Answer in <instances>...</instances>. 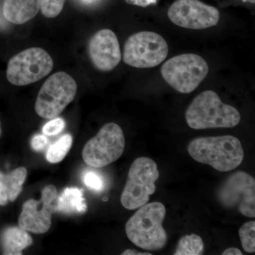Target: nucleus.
Returning <instances> with one entry per match:
<instances>
[{
    "label": "nucleus",
    "instance_id": "f257e3e1",
    "mask_svg": "<svg viewBox=\"0 0 255 255\" xmlns=\"http://www.w3.org/2000/svg\"><path fill=\"white\" fill-rule=\"evenodd\" d=\"M196 162L209 164L219 172H230L241 165L244 150L239 139L232 135L194 139L187 147Z\"/></svg>",
    "mask_w": 255,
    "mask_h": 255
},
{
    "label": "nucleus",
    "instance_id": "f03ea898",
    "mask_svg": "<svg viewBox=\"0 0 255 255\" xmlns=\"http://www.w3.org/2000/svg\"><path fill=\"white\" fill-rule=\"evenodd\" d=\"M165 216V206L162 203H147L139 208L126 224L128 238L145 251L163 249L167 243V233L162 226Z\"/></svg>",
    "mask_w": 255,
    "mask_h": 255
},
{
    "label": "nucleus",
    "instance_id": "7ed1b4c3",
    "mask_svg": "<svg viewBox=\"0 0 255 255\" xmlns=\"http://www.w3.org/2000/svg\"><path fill=\"white\" fill-rule=\"evenodd\" d=\"M188 126L201 130L237 127L241 114L232 106L221 102L214 91H205L197 96L188 107L185 114Z\"/></svg>",
    "mask_w": 255,
    "mask_h": 255
},
{
    "label": "nucleus",
    "instance_id": "20e7f679",
    "mask_svg": "<svg viewBox=\"0 0 255 255\" xmlns=\"http://www.w3.org/2000/svg\"><path fill=\"white\" fill-rule=\"evenodd\" d=\"M159 172L155 161L140 157L133 161L124 187L121 203L125 209H139L149 201L150 196L156 191L155 182Z\"/></svg>",
    "mask_w": 255,
    "mask_h": 255
},
{
    "label": "nucleus",
    "instance_id": "39448f33",
    "mask_svg": "<svg viewBox=\"0 0 255 255\" xmlns=\"http://www.w3.org/2000/svg\"><path fill=\"white\" fill-rule=\"evenodd\" d=\"M209 65L204 58L186 53L167 60L161 68L162 78L174 90L183 94L196 90L209 73Z\"/></svg>",
    "mask_w": 255,
    "mask_h": 255
},
{
    "label": "nucleus",
    "instance_id": "423d86ee",
    "mask_svg": "<svg viewBox=\"0 0 255 255\" xmlns=\"http://www.w3.org/2000/svg\"><path fill=\"white\" fill-rule=\"evenodd\" d=\"M76 81L65 72H58L42 85L35 103V110L41 118L58 117L76 96Z\"/></svg>",
    "mask_w": 255,
    "mask_h": 255
},
{
    "label": "nucleus",
    "instance_id": "0eeeda50",
    "mask_svg": "<svg viewBox=\"0 0 255 255\" xmlns=\"http://www.w3.org/2000/svg\"><path fill=\"white\" fill-rule=\"evenodd\" d=\"M168 55V46L163 37L151 31L132 35L124 45V63L137 68L159 65Z\"/></svg>",
    "mask_w": 255,
    "mask_h": 255
},
{
    "label": "nucleus",
    "instance_id": "6e6552de",
    "mask_svg": "<svg viewBox=\"0 0 255 255\" xmlns=\"http://www.w3.org/2000/svg\"><path fill=\"white\" fill-rule=\"evenodd\" d=\"M125 137L117 124H105L82 150V158L92 167H104L120 158L125 149Z\"/></svg>",
    "mask_w": 255,
    "mask_h": 255
},
{
    "label": "nucleus",
    "instance_id": "1a4fd4ad",
    "mask_svg": "<svg viewBox=\"0 0 255 255\" xmlns=\"http://www.w3.org/2000/svg\"><path fill=\"white\" fill-rule=\"evenodd\" d=\"M53 61L48 52L38 47L28 48L10 59L6 70L8 81L16 86H26L50 74Z\"/></svg>",
    "mask_w": 255,
    "mask_h": 255
},
{
    "label": "nucleus",
    "instance_id": "9d476101",
    "mask_svg": "<svg viewBox=\"0 0 255 255\" xmlns=\"http://www.w3.org/2000/svg\"><path fill=\"white\" fill-rule=\"evenodd\" d=\"M216 197L223 207L255 217V180L249 174L237 172L230 175L220 186Z\"/></svg>",
    "mask_w": 255,
    "mask_h": 255
},
{
    "label": "nucleus",
    "instance_id": "9b49d317",
    "mask_svg": "<svg viewBox=\"0 0 255 255\" xmlns=\"http://www.w3.org/2000/svg\"><path fill=\"white\" fill-rule=\"evenodd\" d=\"M170 21L188 29H205L219 23L220 13L214 6L199 0H177L167 11Z\"/></svg>",
    "mask_w": 255,
    "mask_h": 255
},
{
    "label": "nucleus",
    "instance_id": "f8f14e48",
    "mask_svg": "<svg viewBox=\"0 0 255 255\" xmlns=\"http://www.w3.org/2000/svg\"><path fill=\"white\" fill-rule=\"evenodd\" d=\"M58 196L56 188L50 184L42 191L41 209H38V201H26L18 217L19 227L36 234L46 233L51 226L52 215L57 212Z\"/></svg>",
    "mask_w": 255,
    "mask_h": 255
},
{
    "label": "nucleus",
    "instance_id": "ddd939ff",
    "mask_svg": "<svg viewBox=\"0 0 255 255\" xmlns=\"http://www.w3.org/2000/svg\"><path fill=\"white\" fill-rule=\"evenodd\" d=\"M88 53L94 66L102 72L113 70L122 60L118 38L110 29L100 30L92 37Z\"/></svg>",
    "mask_w": 255,
    "mask_h": 255
},
{
    "label": "nucleus",
    "instance_id": "4468645a",
    "mask_svg": "<svg viewBox=\"0 0 255 255\" xmlns=\"http://www.w3.org/2000/svg\"><path fill=\"white\" fill-rule=\"evenodd\" d=\"M40 0H4L2 12L5 19L14 24H23L36 16Z\"/></svg>",
    "mask_w": 255,
    "mask_h": 255
},
{
    "label": "nucleus",
    "instance_id": "2eb2a0df",
    "mask_svg": "<svg viewBox=\"0 0 255 255\" xmlns=\"http://www.w3.org/2000/svg\"><path fill=\"white\" fill-rule=\"evenodd\" d=\"M26 176L27 170L22 167L6 175L0 172V205L6 206L9 201L16 200L22 191Z\"/></svg>",
    "mask_w": 255,
    "mask_h": 255
},
{
    "label": "nucleus",
    "instance_id": "dca6fc26",
    "mask_svg": "<svg viewBox=\"0 0 255 255\" xmlns=\"http://www.w3.org/2000/svg\"><path fill=\"white\" fill-rule=\"evenodd\" d=\"M33 244V239L26 231L21 228H9L2 236L4 255H21L25 248Z\"/></svg>",
    "mask_w": 255,
    "mask_h": 255
},
{
    "label": "nucleus",
    "instance_id": "f3484780",
    "mask_svg": "<svg viewBox=\"0 0 255 255\" xmlns=\"http://www.w3.org/2000/svg\"><path fill=\"white\" fill-rule=\"evenodd\" d=\"M87 207L83 191L78 188H66L58 196L57 212L63 214H82L87 211Z\"/></svg>",
    "mask_w": 255,
    "mask_h": 255
},
{
    "label": "nucleus",
    "instance_id": "a211bd4d",
    "mask_svg": "<svg viewBox=\"0 0 255 255\" xmlns=\"http://www.w3.org/2000/svg\"><path fill=\"white\" fill-rule=\"evenodd\" d=\"M73 144V137L70 134H65L55 143L50 146L46 152V159L50 163L61 162L68 153Z\"/></svg>",
    "mask_w": 255,
    "mask_h": 255
},
{
    "label": "nucleus",
    "instance_id": "6ab92c4d",
    "mask_svg": "<svg viewBox=\"0 0 255 255\" xmlns=\"http://www.w3.org/2000/svg\"><path fill=\"white\" fill-rule=\"evenodd\" d=\"M204 251V243L200 236L189 235L181 238L174 255H200Z\"/></svg>",
    "mask_w": 255,
    "mask_h": 255
},
{
    "label": "nucleus",
    "instance_id": "aec40b11",
    "mask_svg": "<svg viewBox=\"0 0 255 255\" xmlns=\"http://www.w3.org/2000/svg\"><path fill=\"white\" fill-rule=\"evenodd\" d=\"M242 246L246 253L255 252V221L245 223L239 230Z\"/></svg>",
    "mask_w": 255,
    "mask_h": 255
},
{
    "label": "nucleus",
    "instance_id": "412c9836",
    "mask_svg": "<svg viewBox=\"0 0 255 255\" xmlns=\"http://www.w3.org/2000/svg\"><path fill=\"white\" fill-rule=\"evenodd\" d=\"M65 0H40V9L47 18L56 17L63 9Z\"/></svg>",
    "mask_w": 255,
    "mask_h": 255
},
{
    "label": "nucleus",
    "instance_id": "4be33fe9",
    "mask_svg": "<svg viewBox=\"0 0 255 255\" xmlns=\"http://www.w3.org/2000/svg\"><path fill=\"white\" fill-rule=\"evenodd\" d=\"M83 182L85 185L92 190L102 191L104 189V180L100 174L89 171L83 174Z\"/></svg>",
    "mask_w": 255,
    "mask_h": 255
},
{
    "label": "nucleus",
    "instance_id": "5701e85b",
    "mask_svg": "<svg viewBox=\"0 0 255 255\" xmlns=\"http://www.w3.org/2000/svg\"><path fill=\"white\" fill-rule=\"evenodd\" d=\"M65 122L62 118H56L48 122L43 128V132L46 135H55L64 130Z\"/></svg>",
    "mask_w": 255,
    "mask_h": 255
},
{
    "label": "nucleus",
    "instance_id": "b1692460",
    "mask_svg": "<svg viewBox=\"0 0 255 255\" xmlns=\"http://www.w3.org/2000/svg\"><path fill=\"white\" fill-rule=\"evenodd\" d=\"M49 143V140L45 135H36L32 138L31 147L33 150L36 151H42L44 150L47 145Z\"/></svg>",
    "mask_w": 255,
    "mask_h": 255
},
{
    "label": "nucleus",
    "instance_id": "393cba45",
    "mask_svg": "<svg viewBox=\"0 0 255 255\" xmlns=\"http://www.w3.org/2000/svg\"><path fill=\"white\" fill-rule=\"evenodd\" d=\"M125 1L129 4L146 7L149 5L156 4L157 0H125Z\"/></svg>",
    "mask_w": 255,
    "mask_h": 255
},
{
    "label": "nucleus",
    "instance_id": "a878e982",
    "mask_svg": "<svg viewBox=\"0 0 255 255\" xmlns=\"http://www.w3.org/2000/svg\"><path fill=\"white\" fill-rule=\"evenodd\" d=\"M223 255H243L242 252L236 248H230L222 253Z\"/></svg>",
    "mask_w": 255,
    "mask_h": 255
},
{
    "label": "nucleus",
    "instance_id": "bb28decb",
    "mask_svg": "<svg viewBox=\"0 0 255 255\" xmlns=\"http://www.w3.org/2000/svg\"><path fill=\"white\" fill-rule=\"evenodd\" d=\"M122 255H151L150 253H140L135 251H132V250H127L125 251L123 253H122Z\"/></svg>",
    "mask_w": 255,
    "mask_h": 255
},
{
    "label": "nucleus",
    "instance_id": "cd10ccee",
    "mask_svg": "<svg viewBox=\"0 0 255 255\" xmlns=\"http://www.w3.org/2000/svg\"><path fill=\"white\" fill-rule=\"evenodd\" d=\"M6 24H7V23L5 21L4 15H3L2 12L1 13V11H0V29L6 28Z\"/></svg>",
    "mask_w": 255,
    "mask_h": 255
},
{
    "label": "nucleus",
    "instance_id": "c85d7f7f",
    "mask_svg": "<svg viewBox=\"0 0 255 255\" xmlns=\"http://www.w3.org/2000/svg\"><path fill=\"white\" fill-rule=\"evenodd\" d=\"M82 1L85 3H92L93 1H95V0H82Z\"/></svg>",
    "mask_w": 255,
    "mask_h": 255
},
{
    "label": "nucleus",
    "instance_id": "c756f323",
    "mask_svg": "<svg viewBox=\"0 0 255 255\" xmlns=\"http://www.w3.org/2000/svg\"><path fill=\"white\" fill-rule=\"evenodd\" d=\"M244 1H249V2L252 3V4H255V0H243Z\"/></svg>",
    "mask_w": 255,
    "mask_h": 255
},
{
    "label": "nucleus",
    "instance_id": "7c9ffc66",
    "mask_svg": "<svg viewBox=\"0 0 255 255\" xmlns=\"http://www.w3.org/2000/svg\"><path fill=\"white\" fill-rule=\"evenodd\" d=\"M1 132H2V130H1V122H0V137L1 136Z\"/></svg>",
    "mask_w": 255,
    "mask_h": 255
}]
</instances>
